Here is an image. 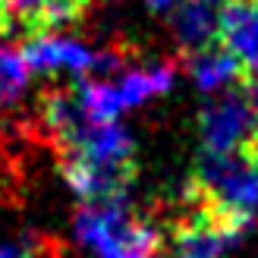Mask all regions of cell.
Here are the masks:
<instances>
[{"instance_id":"1","label":"cell","mask_w":258,"mask_h":258,"mask_svg":"<svg viewBox=\"0 0 258 258\" xmlns=\"http://www.w3.org/2000/svg\"><path fill=\"white\" fill-rule=\"evenodd\" d=\"M183 196L236 233L258 221V145L236 154H202Z\"/></svg>"},{"instance_id":"2","label":"cell","mask_w":258,"mask_h":258,"mask_svg":"<svg viewBox=\"0 0 258 258\" xmlns=\"http://www.w3.org/2000/svg\"><path fill=\"white\" fill-rule=\"evenodd\" d=\"M73 230L95 258H158L164 242L158 224L126 199L82 205L73 217Z\"/></svg>"},{"instance_id":"3","label":"cell","mask_w":258,"mask_h":258,"mask_svg":"<svg viewBox=\"0 0 258 258\" xmlns=\"http://www.w3.org/2000/svg\"><path fill=\"white\" fill-rule=\"evenodd\" d=\"M176 67L170 60L136 63V57L123 70L104 76V79H85L76 85L79 101L88 117L95 120H117L123 110H133L151 98H161L173 88Z\"/></svg>"},{"instance_id":"4","label":"cell","mask_w":258,"mask_h":258,"mask_svg":"<svg viewBox=\"0 0 258 258\" xmlns=\"http://www.w3.org/2000/svg\"><path fill=\"white\" fill-rule=\"evenodd\" d=\"M199 142L202 154H236L258 145V95L249 79L217 92V98L202 107Z\"/></svg>"},{"instance_id":"5","label":"cell","mask_w":258,"mask_h":258,"mask_svg":"<svg viewBox=\"0 0 258 258\" xmlns=\"http://www.w3.org/2000/svg\"><path fill=\"white\" fill-rule=\"evenodd\" d=\"M239 239L242 233L221 224L179 192L176 211L167 221V239L161 242L158 258H227Z\"/></svg>"},{"instance_id":"6","label":"cell","mask_w":258,"mask_h":258,"mask_svg":"<svg viewBox=\"0 0 258 258\" xmlns=\"http://www.w3.org/2000/svg\"><path fill=\"white\" fill-rule=\"evenodd\" d=\"M217 47H224L239 63L246 79L258 76V0H233L221 13V38Z\"/></svg>"},{"instance_id":"7","label":"cell","mask_w":258,"mask_h":258,"mask_svg":"<svg viewBox=\"0 0 258 258\" xmlns=\"http://www.w3.org/2000/svg\"><path fill=\"white\" fill-rule=\"evenodd\" d=\"M22 57L35 73H88L98 54L70 35H38L25 41Z\"/></svg>"},{"instance_id":"8","label":"cell","mask_w":258,"mask_h":258,"mask_svg":"<svg viewBox=\"0 0 258 258\" xmlns=\"http://www.w3.org/2000/svg\"><path fill=\"white\" fill-rule=\"evenodd\" d=\"M173 35L179 47L192 57L202 50H211L217 47V38H221V13L214 7L189 0V4L173 10Z\"/></svg>"},{"instance_id":"9","label":"cell","mask_w":258,"mask_h":258,"mask_svg":"<svg viewBox=\"0 0 258 258\" xmlns=\"http://www.w3.org/2000/svg\"><path fill=\"white\" fill-rule=\"evenodd\" d=\"M189 73H192V79H196V85L208 95L227 92V88L246 82V73L239 70V63L230 57L224 47H211V50L196 54V60L189 63Z\"/></svg>"},{"instance_id":"10","label":"cell","mask_w":258,"mask_h":258,"mask_svg":"<svg viewBox=\"0 0 258 258\" xmlns=\"http://www.w3.org/2000/svg\"><path fill=\"white\" fill-rule=\"evenodd\" d=\"M25 85H29V63H25L22 50H0V107L16 104Z\"/></svg>"},{"instance_id":"11","label":"cell","mask_w":258,"mask_h":258,"mask_svg":"<svg viewBox=\"0 0 258 258\" xmlns=\"http://www.w3.org/2000/svg\"><path fill=\"white\" fill-rule=\"evenodd\" d=\"M0 258H63V246L47 236H32L25 242H4Z\"/></svg>"},{"instance_id":"12","label":"cell","mask_w":258,"mask_h":258,"mask_svg":"<svg viewBox=\"0 0 258 258\" xmlns=\"http://www.w3.org/2000/svg\"><path fill=\"white\" fill-rule=\"evenodd\" d=\"M151 13H173L179 7V0H145Z\"/></svg>"},{"instance_id":"13","label":"cell","mask_w":258,"mask_h":258,"mask_svg":"<svg viewBox=\"0 0 258 258\" xmlns=\"http://www.w3.org/2000/svg\"><path fill=\"white\" fill-rule=\"evenodd\" d=\"M196 4H205V7H221V4H233V0H196Z\"/></svg>"},{"instance_id":"14","label":"cell","mask_w":258,"mask_h":258,"mask_svg":"<svg viewBox=\"0 0 258 258\" xmlns=\"http://www.w3.org/2000/svg\"><path fill=\"white\" fill-rule=\"evenodd\" d=\"M0 35H7V22H4V13H0Z\"/></svg>"},{"instance_id":"15","label":"cell","mask_w":258,"mask_h":258,"mask_svg":"<svg viewBox=\"0 0 258 258\" xmlns=\"http://www.w3.org/2000/svg\"><path fill=\"white\" fill-rule=\"evenodd\" d=\"M4 4H7V0H0V7H4Z\"/></svg>"}]
</instances>
